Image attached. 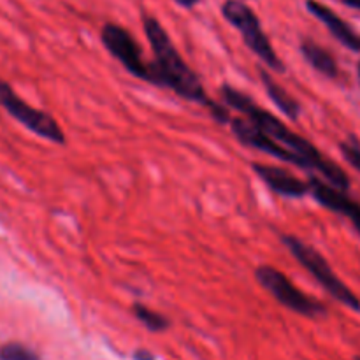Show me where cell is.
<instances>
[{
	"label": "cell",
	"mask_w": 360,
	"mask_h": 360,
	"mask_svg": "<svg viewBox=\"0 0 360 360\" xmlns=\"http://www.w3.org/2000/svg\"><path fill=\"white\" fill-rule=\"evenodd\" d=\"M143 28L155 55L153 65L157 72V86L167 88L185 101L204 105L207 112L213 111L218 102L206 94L200 77L185 62L160 21L153 16H143Z\"/></svg>",
	"instance_id": "2"
},
{
	"label": "cell",
	"mask_w": 360,
	"mask_h": 360,
	"mask_svg": "<svg viewBox=\"0 0 360 360\" xmlns=\"http://www.w3.org/2000/svg\"><path fill=\"white\" fill-rule=\"evenodd\" d=\"M0 105L11 118L16 120L18 123H21L25 129L30 130L41 139L49 141L53 144H60V146L67 143L65 132L58 125V122L49 112L41 111V109L25 102L13 90V86L4 79H0Z\"/></svg>",
	"instance_id": "6"
},
{
	"label": "cell",
	"mask_w": 360,
	"mask_h": 360,
	"mask_svg": "<svg viewBox=\"0 0 360 360\" xmlns=\"http://www.w3.org/2000/svg\"><path fill=\"white\" fill-rule=\"evenodd\" d=\"M259 76H260V81H262L267 97H269L271 102L276 105L278 111L283 112L290 122H297V120L301 118V112H302L301 102H299L294 95L288 94V91L285 90V88L281 86L273 76H271L269 70L260 69Z\"/></svg>",
	"instance_id": "11"
},
{
	"label": "cell",
	"mask_w": 360,
	"mask_h": 360,
	"mask_svg": "<svg viewBox=\"0 0 360 360\" xmlns=\"http://www.w3.org/2000/svg\"><path fill=\"white\" fill-rule=\"evenodd\" d=\"M132 315L136 316L137 322L143 327H146L150 333H164V330H167V327L171 326L167 316L155 311V309L148 308V306L141 304V302H136V304L132 306Z\"/></svg>",
	"instance_id": "13"
},
{
	"label": "cell",
	"mask_w": 360,
	"mask_h": 360,
	"mask_svg": "<svg viewBox=\"0 0 360 360\" xmlns=\"http://www.w3.org/2000/svg\"><path fill=\"white\" fill-rule=\"evenodd\" d=\"M221 14L241 34L243 41L248 46L250 51L255 53L267 69L274 70V72H285V63L281 62L280 55L273 48L269 37L264 32L259 16L245 2H241V0H227L221 6Z\"/></svg>",
	"instance_id": "4"
},
{
	"label": "cell",
	"mask_w": 360,
	"mask_h": 360,
	"mask_svg": "<svg viewBox=\"0 0 360 360\" xmlns=\"http://www.w3.org/2000/svg\"><path fill=\"white\" fill-rule=\"evenodd\" d=\"M134 360H155V355L148 350H136L134 352Z\"/></svg>",
	"instance_id": "16"
},
{
	"label": "cell",
	"mask_w": 360,
	"mask_h": 360,
	"mask_svg": "<svg viewBox=\"0 0 360 360\" xmlns=\"http://www.w3.org/2000/svg\"><path fill=\"white\" fill-rule=\"evenodd\" d=\"M341 2H343L345 6L352 7V9L360 11V0H341Z\"/></svg>",
	"instance_id": "18"
},
{
	"label": "cell",
	"mask_w": 360,
	"mask_h": 360,
	"mask_svg": "<svg viewBox=\"0 0 360 360\" xmlns=\"http://www.w3.org/2000/svg\"><path fill=\"white\" fill-rule=\"evenodd\" d=\"M229 127H231L234 137L243 144V146L262 151V153L271 155V157L278 158V160L285 162V164H290L294 165V167L309 171V165L306 164L299 155L292 153L290 150H287L285 146L278 144L273 137H269L266 132H262V130H260L255 123L250 122V120L238 116V118H232L231 125Z\"/></svg>",
	"instance_id": "8"
},
{
	"label": "cell",
	"mask_w": 360,
	"mask_h": 360,
	"mask_svg": "<svg viewBox=\"0 0 360 360\" xmlns=\"http://www.w3.org/2000/svg\"><path fill=\"white\" fill-rule=\"evenodd\" d=\"M301 49V55L316 72H320L322 76L329 77V79H336L340 76V67H338L336 58L333 56V53L329 49H326L323 46L316 44L311 39H304L299 46Z\"/></svg>",
	"instance_id": "12"
},
{
	"label": "cell",
	"mask_w": 360,
	"mask_h": 360,
	"mask_svg": "<svg viewBox=\"0 0 360 360\" xmlns=\"http://www.w3.org/2000/svg\"><path fill=\"white\" fill-rule=\"evenodd\" d=\"M281 243L287 246L288 252L292 253L295 260L322 285L327 290V294L330 297L336 299L338 302L345 306V308L352 309V311L360 313V299L357 297L354 290L338 276L333 271L330 264L327 262L326 257L322 253L316 252L311 245L304 243L302 239H299L297 236L292 234H281Z\"/></svg>",
	"instance_id": "3"
},
{
	"label": "cell",
	"mask_w": 360,
	"mask_h": 360,
	"mask_svg": "<svg viewBox=\"0 0 360 360\" xmlns=\"http://www.w3.org/2000/svg\"><path fill=\"white\" fill-rule=\"evenodd\" d=\"M101 41L109 55L118 60L127 72L157 86V72H155L153 62H148L144 58L143 49L127 28L116 23H105L101 30Z\"/></svg>",
	"instance_id": "7"
},
{
	"label": "cell",
	"mask_w": 360,
	"mask_h": 360,
	"mask_svg": "<svg viewBox=\"0 0 360 360\" xmlns=\"http://www.w3.org/2000/svg\"><path fill=\"white\" fill-rule=\"evenodd\" d=\"M220 98L229 109H234L243 118L255 123L262 132L273 137L278 144L290 150L292 153L299 155L309 165L311 174L313 172H319L323 178V181L336 186L341 192H348L350 190V178H348V174L340 165L329 160L311 141H308L301 134H297L290 127L285 125L278 116H274L273 112L260 108L248 94L241 91L239 88L232 86V84L225 83L220 86Z\"/></svg>",
	"instance_id": "1"
},
{
	"label": "cell",
	"mask_w": 360,
	"mask_h": 360,
	"mask_svg": "<svg viewBox=\"0 0 360 360\" xmlns=\"http://www.w3.org/2000/svg\"><path fill=\"white\" fill-rule=\"evenodd\" d=\"M0 360H41V355L23 343H6L0 347Z\"/></svg>",
	"instance_id": "14"
},
{
	"label": "cell",
	"mask_w": 360,
	"mask_h": 360,
	"mask_svg": "<svg viewBox=\"0 0 360 360\" xmlns=\"http://www.w3.org/2000/svg\"><path fill=\"white\" fill-rule=\"evenodd\" d=\"M355 360H360V357H357V359H355Z\"/></svg>",
	"instance_id": "20"
},
{
	"label": "cell",
	"mask_w": 360,
	"mask_h": 360,
	"mask_svg": "<svg viewBox=\"0 0 360 360\" xmlns=\"http://www.w3.org/2000/svg\"><path fill=\"white\" fill-rule=\"evenodd\" d=\"M357 76H359V81H360V62H359V65H357Z\"/></svg>",
	"instance_id": "19"
},
{
	"label": "cell",
	"mask_w": 360,
	"mask_h": 360,
	"mask_svg": "<svg viewBox=\"0 0 360 360\" xmlns=\"http://www.w3.org/2000/svg\"><path fill=\"white\" fill-rule=\"evenodd\" d=\"M252 169L262 179L264 185L276 195L285 199H304L309 195V181H302L287 169L260 164V162L252 164Z\"/></svg>",
	"instance_id": "9"
},
{
	"label": "cell",
	"mask_w": 360,
	"mask_h": 360,
	"mask_svg": "<svg viewBox=\"0 0 360 360\" xmlns=\"http://www.w3.org/2000/svg\"><path fill=\"white\" fill-rule=\"evenodd\" d=\"M174 2L178 4V6L185 7V9H192V7H195L200 0H174Z\"/></svg>",
	"instance_id": "17"
},
{
	"label": "cell",
	"mask_w": 360,
	"mask_h": 360,
	"mask_svg": "<svg viewBox=\"0 0 360 360\" xmlns=\"http://www.w3.org/2000/svg\"><path fill=\"white\" fill-rule=\"evenodd\" d=\"M255 280L260 287L266 292H269L271 297L281 306H285L290 311L297 313L301 316H308V319H316V316L326 315V306L315 297H309L308 294L295 287L290 281V278L280 269L273 266L262 264L255 269Z\"/></svg>",
	"instance_id": "5"
},
{
	"label": "cell",
	"mask_w": 360,
	"mask_h": 360,
	"mask_svg": "<svg viewBox=\"0 0 360 360\" xmlns=\"http://www.w3.org/2000/svg\"><path fill=\"white\" fill-rule=\"evenodd\" d=\"M306 9L311 16H315L340 44L350 51L360 53V34L352 28L350 23L343 20L338 13H334L329 6L319 0H306Z\"/></svg>",
	"instance_id": "10"
},
{
	"label": "cell",
	"mask_w": 360,
	"mask_h": 360,
	"mask_svg": "<svg viewBox=\"0 0 360 360\" xmlns=\"http://www.w3.org/2000/svg\"><path fill=\"white\" fill-rule=\"evenodd\" d=\"M341 155H343L345 160L355 169V171L360 172V141L355 136L347 137L345 141L340 143Z\"/></svg>",
	"instance_id": "15"
}]
</instances>
